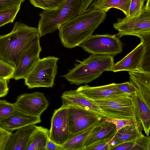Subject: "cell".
<instances>
[{
  "label": "cell",
  "instance_id": "1",
  "mask_svg": "<svg viewBox=\"0 0 150 150\" xmlns=\"http://www.w3.org/2000/svg\"><path fill=\"white\" fill-rule=\"evenodd\" d=\"M106 16V13L98 9L78 14L59 28L61 43L67 48L78 46L92 35Z\"/></svg>",
  "mask_w": 150,
  "mask_h": 150
},
{
  "label": "cell",
  "instance_id": "2",
  "mask_svg": "<svg viewBox=\"0 0 150 150\" xmlns=\"http://www.w3.org/2000/svg\"><path fill=\"white\" fill-rule=\"evenodd\" d=\"M38 34V28L16 22L10 33L0 35V59L15 68L27 46Z\"/></svg>",
  "mask_w": 150,
  "mask_h": 150
},
{
  "label": "cell",
  "instance_id": "3",
  "mask_svg": "<svg viewBox=\"0 0 150 150\" xmlns=\"http://www.w3.org/2000/svg\"><path fill=\"white\" fill-rule=\"evenodd\" d=\"M114 56L92 54L86 59L76 64L69 72L61 76L70 84L77 86L90 83L100 76L105 71H112Z\"/></svg>",
  "mask_w": 150,
  "mask_h": 150
},
{
  "label": "cell",
  "instance_id": "4",
  "mask_svg": "<svg viewBox=\"0 0 150 150\" xmlns=\"http://www.w3.org/2000/svg\"><path fill=\"white\" fill-rule=\"evenodd\" d=\"M81 7V0H67L57 8L43 10L39 14L40 37L58 30L62 25L79 14Z\"/></svg>",
  "mask_w": 150,
  "mask_h": 150
},
{
  "label": "cell",
  "instance_id": "5",
  "mask_svg": "<svg viewBox=\"0 0 150 150\" xmlns=\"http://www.w3.org/2000/svg\"><path fill=\"white\" fill-rule=\"evenodd\" d=\"M59 59L51 56L40 59L24 79L25 85L29 89L53 87Z\"/></svg>",
  "mask_w": 150,
  "mask_h": 150
},
{
  "label": "cell",
  "instance_id": "6",
  "mask_svg": "<svg viewBox=\"0 0 150 150\" xmlns=\"http://www.w3.org/2000/svg\"><path fill=\"white\" fill-rule=\"evenodd\" d=\"M113 24L118 32L117 37L134 35L139 37L142 35L150 33V0H147L146 5L137 15L121 18Z\"/></svg>",
  "mask_w": 150,
  "mask_h": 150
},
{
  "label": "cell",
  "instance_id": "7",
  "mask_svg": "<svg viewBox=\"0 0 150 150\" xmlns=\"http://www.w3.org/2000/svg\"><path fill=\"white\" fill-rule=\"evenodd\" d=\"M94 100L107 118H135L131 96L127 94L115 95Z\"/></svg>",
  "mask_w": 150,
  "mask_h": 150
},
{
  "label": "cell",
  "instance_id": "8",
  "mask_svg": "<svg viewBox=\"0 0 150 150\" xmlns=\"http://www.w3.org/2000/svg\"><path fill=\"white\" fill-rule=\"evenodd\" d=\"M78 46L92 54L114 56L123 50L122 43L115 34L92 35Z\"/></svg>",
  "mask_w": 150,
  "mask_h": 150
},
{
  "label": "cell",
  "instance_id": "9",
  "mask_svg": "<svg viewBox=\"0 0 150 150\" xmlns=\"http://www.w3.org/2000/svg\"><path fill=\"white\" fill-rule=\"evenodd\" d=\"M40 38L38 34L23 52L15 68L13 77L14 80L24 79L40 59V54L42 50Z\"/></svg>",
  "mask_w": 150,
  "mask_h": 150
},
{
  "label": "cell",
  "instance_id": "10",
  "mask_svg": "<svg viewBox=\"0 0 150 150\" xmlns=\"http://www.w3.org/2000/svg\"><path fill=\"white\" fill-rule=\"evenodd\" d=\"M67 108L71 135L95 125L102 118L96 114L80 108L71 106Z\"/></svg>",
  "mask_w": 150,
  "mask_h": 150
},
{
  "label": "cell",
  "instance_id": "11",
  "mask_svg": "<svg viewBox=\"0 0 150 150\" xmlns=\"http://www.w3.org/2000/svg\"><path fill=\"white\" fill-rule=\"evenodd\" d=\"M14 104L16 109L36 117L40 116L47 109L49 104L44 94L38 92L19 95Z\"/></svg>",
  "mask_w": 150,
  "mask_h": 150
},
{
  "label": "cell",
  "instance_id": "12",
  "mask_svg": "<svg viewBox=\"0 0 150 150\" xmlns=\"http://www.w3.org/2000/svg\"><path fill=\"white\" fill-rule=\"evenodd\" d=\"M70 135L67 108L61 106L55 110L53 114L49 138L55 143L62 145Z\"/></svg>",
  "mask_w": 150,
  "mask_h": 150
},
{
  "label": "cell",
  "instance_id": "13",
  "mask_svg": "<svg viewBox=\"0 0 150 150\" xmlns=\"http://www.w3.org/2000/svg\"><path fill=\"white\" fill-rule=\"evenodd\" d=\"M61 98L62 106L80 108L96 114L102 118H107L94 100L88 98L77 90L64 92Z\"/></svg>",
  "mask_w": 150,
  "mask_h": 150
},
{
  "label": "cell",
  "instance_id": "14",
  "mask_svg": "<svg viewBox=\"0 0 150 150\" xmlns=\"http://www.w3.org/2000/svg\"><path fill=\"white\" fill-rule=\"evenodd\" d=\"M144 42H141L121 60L114 64L112 71H128L141 70L145 51Z\"/></svg>",
  "mask_w": 150,
  "mask_h": 150
},
{
  "label": "cell",
  "instance_id": "15",
  "mask_svg": "<svg viewBox=\"0 0 150 150\" xmlns=\"http://www.w3.org/2000/svg\"><path fill=\"white\" fill-rule=\"evenodd\" d=\"M40 116L26 114L17 109L6 117L0 120V126L11 132L28 125L41 122Z\"/></svg>",
  "mask_w": 150,
  "mask_h": 150
},
{
  "label": "cell",
  "instance_id": "16",
  "mask_svg": "<svg viewBox=\"0 0 150 150\" xmlns=\"http://www.w3.org/2000/svg\"><path fill=\"white\" fill-rule=\"evenodd\" d=\"M135 118L139 121L143 130L147 136L149 137L150 128V106L136 91L131 96Z\"/></svg>",
  "mask_w": 150,
  "mask_h": 150
},
{
  "label": "cell",
  "instance_id": "17",
  "mask_svg": "<svg viewBox=\"0 0 150 150\" xmlns=\"http://www.w3.org/2000/svg\"><path fill=\"white\" fill-rule=\"evenodd\" d=\"M128 72L130 82L150 106V71L138 70Z\"/></svg>",
  "mask_w": 150,
  "mask_h": 150
},
{
  "label": "cell",
  "instance_id": "18",
  "mask_svg": "<svg viewBox=\"0 0 150 150\" xmlns=\"http://www.w3.org/2000/svg\"><path fill=\"white\" fill-rule=\"evenodd\" d=\"M77 90L88 98L93 100L103 99L115 95L126 94L119 91L115 83L96 87L86 85L81 86Z\"/></svg>",
  "mask_w": 150,
  "mask_h": 150
},
{
  "label": "cell",
  "instance_id": "19",
  "mask_svg": "<svg viewBox=\"0 0 150 150\" xmlns=\"http://www.w3.org/2000/svg\"><path fill=\"white\" fill-rule=\"evenodd\" d=\"M116 132L114 124L101 120L96 125L86 139L83 149L99 141L112 138Z\"/></svg>",
  "mask_w": 150,
  "mask_h": 150
},
{
  "label": "cell",
  "instance_id": "20",
  "mask_svg": "<svg viewBox=\"0 0 150 150\" xmlns=\"http://www.w3.org/2000/svg\"><path fill=\"white\" fill-rule=\"evenodd\" d=\"M143 130L140 122L122 128L116 132L112 139L111 147L125 142H134L144 135Z\"/></svg>",
  "mask_w": 150,
  "mask_h": 150
},
{
  "label": "cell",
  "instance_id": "21",
  "mask_svg": "<svg viewBox=\"0 0 150 150\" xmlns=\"http://www.w3.org/2000/svg\"><path fill=\"white\" fill-rule=\"evenodd\" d=\"M36 127L34 124L28 125L12 133L4 150H24Z\"/></svg>",
  "mask_w": 150,
  "mask_h": 150
},
{
  "label": "cell",
  "instance_id": "22",
  "mask_svg": "<svg viewBox=\"0 0 150 150\" xmlns=\"http://www.w3.org/2000/svg\"><path fill=\"white\" fill-rule=\"evenodd\" d=\"M49 138V130L36 126L24 150H46V143Z\"/></svg>",
  "mask_w": 150,
  "mask_h": 150
},
{
  "label": "cell",
  "instance_id": "23",
  "mask_svg": "<svg viewBox=\"0 0 150 150\" xmlns=\"http://www.w3.org/2000/svg\"><path fill=\"white\" fill-rule=\"evenodd\" d=\"M95 125L81 132L70 135L62 146L63 150H83L84 143Z\"/></svg>",
  "mask_w": 150,
  "mask_h": 150
},
{
  "label": "cell",
  "instance_id": "24",
  "mask_svg": "<svg viewBox=\"0 0 150 150\" xmlns=\"http://www.w3.org/2000/svg\"><path fill=\"white\" fill-rule=\"evenodd\" d=\"M131 0H98L93 6V9H98L105 13L112 8L122 11L128 16Z\"/></svg>",
  "mask_w": 150,
  "mask_h": 150
},
{
  "label": "cell",
  "instance_id": "25",
  "mask_svg": "<svg viewBox=\"0 0 150 150\" xmlns=\"http://www.w3.org/2000/svg\"><path fill=\"white\" fill-rule=\"evenodd\" d=\"M21 5L0 10V27L13 22L20 9Z\"/></svg>",
  "mask_w": 150,
  "mask_h": 150
},
{
  "label": "cell",
  "instance_id": "26",
  "mask_svg": "<svg viewBox=\"0 0 150 150\" xmlns=\"http://www.w3.org/2000/svg\"><path fill=\"white\" fill-rule=\"evenodd\" d=\"M145 45V51L141 70L150 71V33L139 37Z\"/></svg>",
  "mask_w": 150,
  "mask_h": 150
},
{
  "label": "cell",
  "instance_id": "27",
  "mask_svg": "<svg viewBox=\"0 0 150 150\" xmlns=\"http://www.w3.org/2000/svg\"><path fill=\"white\" fill-rule=\"evenodd\" d=\"M67 0H29L35 7L43 10H50L58 8Z\"/></svg>",
  "mask_w": 150,
  "mask_h": 150
},
{
  "label": "cell",
  "instance_id": "28",
  "mask_svg": "<svg viewBox=\"0 0 150 150\" xmlns=\"http://www.w3.org/2000/svg\"><path fill=\"white\" fill-rule=\"evenodd\" d=\"M15 68L0 59V79L9 81L13 79Z\"/></svg>",
  "mask_w": 150,
  "mask_h": 150
},
{
  "label": "cell",
  "instance_id": "29",
  "mask_svg": "<svg viewBox=\"0 0 150 150\" xmlns=\"http://www.w3.org/2000/svg\"><path fill=\"white\" fill-rule=\"evenodd\" d=\"M101 120L114 124L116 127L117 131L125 126L134 124L140 122L135 118L132 119H125L103 118Z\"/></svg>",
  "mask_w": 150,
  "mask_h": 150
},
{
  "label": "cell",
  "instance_id": "30",
  "mask_svg": "<svg viewBox=\"0 0 150 150\" xmlns=\"http://www.w3.org/2000/svg\"><path fill=\"white\" fill-rule=\"evenodd\" d=\"M16 109L14 103L0 99V120L6 117Z\"/></svg>",
  "mask_w": 150,
  "mask_h": 150
},
{
  "label": "cell",
  "instance_id": "31",
  "mask_svg": "<svg viewBox=\"0 0 150 150\" xmlns=\"http://www.w3.org/2000/svg\"><path fill=\"white\" fill-rule=\"evenodd\" d=\"M131 150H150L149 137L143 135L134 142Z\"/></svg>",
  "mask_w": 150,
  "mask_h": 150
},
{
  "label": "cell",
  "instance_id": "32",
  "mask_svg": "<svg viewBox=\"0 0 150 150\" xmlns=\"http://www.w3.org/2000/svg\"><path fill=\"white\" fill-rule=\"evenodd\" d=\"M112 139L99 141L85 148L83 150H110Z\"/></svg>",
  "mask_w": 150,
  "mask_h": 150
},
{
  "label": "cell",
  "instance_id": "33",
  "mask_svg": "<svg viewBox=\"0 0 150 150\" xmlns=\"http://www.w3.org/2000/svg\"><path fill=\"white\" fill-rule=\"evenodd\" d=\"M145 0H131L128 17L139 14L142 10Z\"/></svg>",
  "mask_w": 150,
  "mask_h": 150
},
{
  "label": "cell",
  "instance_id": "34",
  "mask_svg": "<svg viewBox=\"0 0 150 150\" xmlns=\"http://www.w3.org/2000/svg\"><path fill=\"white\" fill-rule=\"evenodd\" d=\"M117 88L120 91L131 96L136 93L137 90L134 86L130 82L116 83Z\"/></svg>",
  "mask_w": 150,
  "mask_h": 150
},
{
  "label": "cell",
  "instance_id": "35",
  "mask_svg": "<svg viewBox=\"0 0 150 150\" xmlns=\"http://www.w3.org/2000/svg\"><path fill=\"white\" fill-rule=\"evenodd\" d=\"M12 134L0 126V150H4Z\"/></svg>",
  "mask_w": 150,
  "mask_h": 150
},
{
  "label": "cell",
  "instance_id": "36",
  "mask_svg": "<svg viewBox=\"0 0 150 150\" xmlns=\"http://www.w3.org/2000/svg\"><path fill=\"white\" fill-rule=\"evenodd\" d=\"M25 0H0V10L21 4Z\"/></svg>",
  "mask_w": 150,
  "mask_h": 150
},
{
  "label": "cell",
  "instance_id": "37",
  "mask_svg": "<svg viewBox=\"0 0 150 150\" xmlns=\"http://www.w3.org/2000/svg\"><path fill=\"white\" fill-rule=\"evenodd\" d=\"M98 0H81V7L79 14L93 10V5Z\"/></svg>",
  "mask_w": 150,
  "mask_h": 150
},
{
  "label": "cell",
  "instance_id": "38",
  "mask_svg": "<svg viewBox=\"0 0 150 150\" xmlns=\"http://www.w3.org/2000/svg\"><path fill=\"white\" fill-rule=\"evenodd\" d=\"M134 144V142H125L112 147L110 150H131Z\"/></svg>",
  "mask_w": 150,
  "mask_h": 150
},
{
  "label": "cell",
  "instance_id": "39",
  "mask_svg": "<svg viewBox=\"0 0 150 150\" xmlns=\"http://www.w3.org/2000/svg\"><path fill=\"white\" fill-rule=\"evenodd\" d=\"M7 81L6 79H0V98L4 97L8 93L9 88Z\"/></svg>",
  "mask_w": 150,
  "mask_h": 150
},
{
  "label": "cell",
  "instance_id": "40",
  "mask_svg": "<svg viewBox=\"0 0 150 150\" xmlns=\"http://www.w3.org/2000/svg\"><path fill=\"white\" fill-rule=\"evenodd\" d=\"M45 148L46 150H63L62 145L55 143L49 138L47 140Z\"/></svg>",
  "mask_w": 150,
  "mask_h": 150
}]
</instances>
